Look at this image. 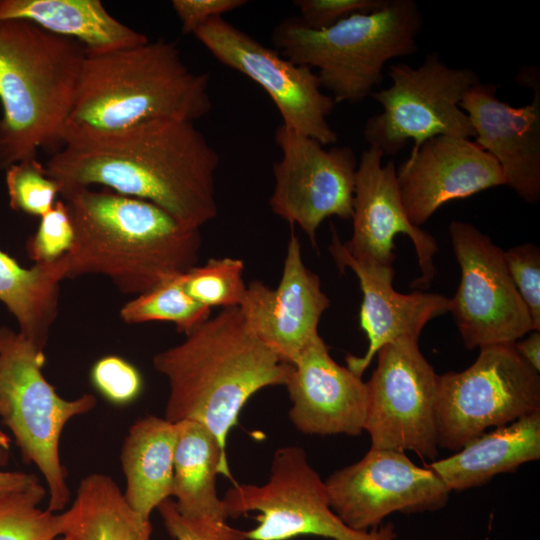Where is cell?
I'll return each instance as SVG.
<instances>
[{
    "mask_svg": "<svg viewBox=\"0 0 540 540\" xmlns=\"http://www.w3.org/2000/svg\"><path fill=\"white\" fill-rule=\"evenodd\" d=\"M219 154L194 122L158 119L67 141L44 164L60 193L100 186L149 201L188 229L218 213Z\"/></svg>",
    "mask_w": 540,
    "mask_h": 540,
    "instance_id": "1",
    "label": "cell"
},
{
    "mask_svg": "<svg viewBox=\"0 0 540 540\" xmlns=\"http://www.w3.org/2000/svg\"><path fill=\"white\" fill-rule=\"evenodd\" d=\"M60 195L74 231L71 248L54 261L61 281L98 274L138 296L196 266L200 229L185 228L159 206L106 188Z\"/></svg>",
    "mask_w": 540,
    "mask_h": 540,
    "instance_id": "2",
    "label": "cell"
},
{
    "mask_svg": "<svg viewBox=\"0 0 540 540\" xmlns=\"http://www.w3.org/2000/svg\"><path fill=\"white\" fill-rule=\"evenodd\" d=\"M153 366L169 383L164 418L201 423L224 450L246 402L265 387L285 386L293 368L259 341L239 307L222 309L157 353Z\"/></svg>",
    "mask_w": 540,
    "mask_h": 540,
    "instance_id": "3",
    "label": "cell"
},
{
    "mask_svg": "<svg viewBox=\"0 0 540 540\" xmlns=\"http://www.w3.org/2000/svg\"><path fill=\"white\" fill-rule=\"evenodd\" d=\"M211 109L209 75L189 68L173 42L148 40L87 54L65 122L64 144L152 120L195 122Z\"/></svg>",
    "mask_w": 540,
    "mask_h": 540,
    "instance_id": "4",
    "label": "cell"
},
{
    "mask_svg": "<svg viewBox=\"0 0 540 540\" xmlns=\"http://www.w3.org/2000/svg\"><path fill=\"white\" fill-rule=\"evenodd\" d=\"M86 56L77 41L29 21H0V169L63 147Z\"/></svg>",
    "mask_w": 540,
    "mask_h": 540,
    "instance_id": "5",
    "label": "cell"
},
{
    "mask_svg": "<svg viewBox=\"0 0 540 540\" xmlns=\"http://www.w3.org/2000/svg\"><path fill=\"white\" fill-rule=\"evenodd\" d=\"M422 26L415 1L386 0L378 10L352 14L321 30L288 17L273 29L271 40L282 56L318 69L322 89L336 104H357L381 84L389 60L417 51Z\"/></svg>",
    "mask_w": 540,
    "mask_h": 540,
    "instance_id": "6",
    "label": "cell"
},
{
    "mask_svg": "<svg viewBox=\"0 0 540 540\" xmlns=\"http://www.w3.org/2000/svg\"><path fill=\"white\" fill-rule=\"evenodd\" d=\"M43 348L19 331L0 328V417L12 432L23 458L41 472L48 491L47 510L59 513L70 497L59 442L65 425L86 414L96 398L85 393L59 396L42 373Z\"/></svg>",
    "mask_w": 540,
    "mask_h": 540,
    "instance_id": "7",
    "label": "cell"
},
{
    "mask_svg": "<svg viewBox=\"0 0 540 540\" xmlns=\"http://www.w3.org/2000/svg\"><path fill=\"white\" fill-rule=\"evenodd\" d=\"M387 73L391 85L371 94L382 112L365 123L363 135L370 147L383 156H395L412 140L413 155L436 136H475L459 106L466 92L480 82L472 69L449 67L433 52L417 68L400 62L390 65Z\"/></svg>",
    "mask_w": 540,
    "mask_h": 540,
    "instance_id": "8",
    "label": "cell"
},
{
    "mask_svg": "<svg viewBox=\"0 0 540 540\" xmlns=\"http://www.w3.org/2000/svg\"><path fill=\"white\" fill-rule=\"evenodd\" d=\"M228 517L256 511L258 524L245 531L247 540H290L319 536L332 540H395L392 523L369 531L346 525L332 510L325 482L298 446L279 448L265 484H235L223 497Z\"/></svg>",
    "mask_w": 540,
    "mask_h": 540,
    "instance_id": "9",
    "label": "cell"
},
{
    "mask_svg": "<svg viewBox=\"0 0 540 540\" xmlns=\"http://www.w3.org/2000/svg\"><path fill=\"white\" fill-rule=\"evenodd\" d=\"M540 411V375L514 343L480 349L461 372L439 375L438 447L458 451L490 427Z\"/></svg>",
    "mask_w": 540,
    "mask_h": 540,
    "instance_id": "10",
    "label": "cell"
},
{
    "mask_svg": "<svg viewBox=\"0 0 540 540\" xmlns=\"http://www.w3.org/2000/svg\"><path fill=\"white\" fill-rule=\"evenodd\" d=\"M367 386L364 430L371 447L412 451L434 460L438 453V379L418 339L403 337L377 352Z\"/></svg>",
    "mask_w": 540,
    "mask_h": 540,
    "instance_id": "11",
    "label": "cell"
},
{
    "mask_svg": "<svg viewBox=\"0 0 540 540\" xmlns=\"http://www.w3.org/2000/svg\"><path fill=\"white\" fill-rule=\"evenodd\" d=\"M449 234L461 280L450 310L469 349L515 343L532 331L528 309L508 272L504 251L474 225L453 220Z\"/></svg>",
    "mask_w": 540,
    "mask_h": 540,
    "instance_id": "12",
    "label": "cell"
},
{
    "mask_svg": "<svg viewBox=\"0 0 540 540\" xmlns=\"http://www.w3.org/2000/svg\"><path fill=\"white\" fill-rule=\"evenodd\" d=\"M193 35L220 63L260 85L284 125L324 146L337 142L328 122L336 103L311 68L295 64L223 17L209 20Z\"/></svg>",
    "mask_w": 540,
    "mask_h": 540,
    "instance_id": "13",
    "label": "cell"
},
{
    "mask_svg": "<svg viewBox=\"0 0 540 540\" xmlns=\"http://www.w3.org/2000/svg\"><path fill=\"white\" fill-rule=\"evenodd\" d=\"M275 142L282 152L273 164L274 214L297 224L316 247V231L328 217L353 215L357 159L350 146L325 149L317 140L280 124Z\"/></svg>",
    "mask_w": 540,
    "mask_h": 540,
    "instance_id": "14",
    "label": "cell"
},
{
    "mask_svg": "<svg viewBox=\"0 0 540 540\" xmlns=\"http://www.w3.org/2000/svg\"><path fill=\"white\" fill-rule=\"evenodd\" d=\"M324 482L332 510L359 531L379 527L396 512L439 510L451 492L433 470L417 466L405 452L372 447Z\"/></svg>",
    "mask_w": 540,
    "mask_h": 540,
    "instance_id": "15",
    "label": "cell"
},
{
    "mask_svg": "<svg viewBox=\"0 0 540 540\" xmlns=\"http://www.w3.org/2000/svg\"><path fill=\"white\" fill-rule=\"evenodd\" d=\"M519 85L533 90L532 102L514 107L497 97L493 83H477L459 106L475 132V143L500 165L509 186L524 201L540 200V73L535 66L522 67Z\"/></svg>",
    "mask_w": 540,
    "mask_h": 540,
    "instance_id": "16",
    "label": "cell"
},
{
    "mask_svg": "<svg viewBox=\"0 0 540 540\" xmlns=\"http://www.w3.org/2000/svg\"><path fill=\"white\" fill-rule=\"evenodd\" d=\"M383 153L368 147L363 151L355 175L353 233L343 243L354 258L382 265H393L394 239L406 234L412 240L421 275L411 287L427 288L435 276V238L413 225L403 206L393 161L382 165Z\"/></svg>",
    "mask_w": 540,
    "mask_h": 540,
    "instance_id": "17",
    "label": "cell"
},
{
    "mask_svg": "<svg viewBox=\"0 0 540 540\" xmlns=\"http://www.w3.org/2000/svg\"><path fill=\"white\" fill-rule=\"evenodd\" d=\"M329 305L319 276L304 264L299 239L292 232L278 287L251 282L239 308L259 341L293 365L319 335L318 324Z\"/></svg>",
    "mask_w": 540,
    "mask_h": 540,
    "instance_id": "18",
    "label": "cell"
},
{
    "mask_svg": "<svg viewBox=\"0 0 540 540\" xmlns=\"http://www.w3.org/2000/svg\"><path fill=\"white\" fill-rule=\"evenodd\" d=\"M410 222L420 227L445 203L506 185L498 162L474 141L454 136L426 140L396 169Z\"/></svg>",
    "mask_w": 540,
    "mask_h": 540,
    "instance_id": "19",
    "label": "cell"
},
{
    "mask_svg": "<svg viewBox=\"0 0 540 540\" xmlns=\"http://www.w3.org/2000/svg\"><path fill=\"white\" fill-rule=\"evenodd\" d=\"M285 386L292 402L289 418L300 432L358 436L364 431L366 382L331 357L320 335L293 364Z\"/></svg>",
    "mask_w": 540,
    "mask_h": 540,
    "instance_id": "20",
    "label": "cell"
},
{
    "mask_svg": "<svg viewBox=\"0 0 540 540\" xmlns=\"http://www.w3.org/2000/svg\"><path fill=\"white\" fill-rule=\"evenodd\" d=\"M329 251L340 270L351 269L363 294L360 326L369 345L361 357H346L347 368L362 377L377 352L403 337L418 339L425 325L449 312L450 298L423 292L402 294L393 288V265H382L352 257L332 226Z\"/></svg>",
    "mask_w": 540,
    "mask_h": 540,
    "instance_id": "21",
    "label": "cell"
},
{
    "mask_svg": "<svg viewBox=\"0 0 540 540\" xmlns=\"http://www.w3.org/2000/svg\"><path fill=\"white\" fill-rule=\"evenodd\" d=\"M171 496L179 514L210 540H247L245 531L227 524L228 514L216 490V476L230 477L225 450L204 425L176 422Z\"/></svg>",
    "mask_w": 540,
    "mask_h": 540,
    "instance_id": "22",
    "label": "cell"
},
{
    "mask_svg": "<svg viewBox=\"0 0 540 540\" xmlns=\"http://www.w3.org/2000/svg\"><path fill=\"white\" fill-rule=\"evenodd\" d=\"M540 458V411L484 432L450 457L433 461V470L450 490L462 491L514 472Z\"/></svg>",
    "mask_w": 540,
    "mask_h": 540,
    "instance_id": "23",
    "label": "cell"
},
{
    "mask_svg": "<svg viewBox=\"0 0 540 540\" xmlns=\"http://www.w3.org/2000/svg\"><path fill=\"white\" fill-rule=\"evenodd\" d=\"M14 19L73 39L90 55L134 47L149 40L113 17L100 0H0V21Z\"/></svg>",
    "mask_w": 540,
    "mask_h": 540,
    "instance_id": "24",
    "label": "cell"
},
{
    "mask_svg": "<svg viewBox=\"0 0 540 540\" xmlns=\"http://www.w3.org/2000/svg\"><path fill=\"white\" fill-rule=\"evenodd\" d=\"M177 426L165 418L149 415L129 429L121 450L126 478L124 497L141 517L171 496Z\"/></svg>",
    "mask_w": 540,
    "mask_h": 540,
    "instance_id": "25",
    "label": "cell"
},
{
    "mask_svg": "<svg viewBox=\"0 0 540 540\" xmlns=\"http://www.w3.org/2000/svg\"><path fill=\"white\" fill-rule=\"evenodd\" d=\"M63 513V535L71 540H151L150 520L127 503L114 480L94 473L83 478Z\"/></svg>",
    "mask_w": 540,
    "mask_h": 540,
    "instance_id": "26",
    "label": "cell"
},
{
    "mask_svg": "<svg viewBox=\"0 0 540 540\" xmlns=\"http://www.w3.org/2000/svg\"><path fill=\"white\" fill-rule=\"evenodd\" d=\"M60 282L54 262L25 268L0 250V301L19 332L43 349L58 315Z\"/></svg>",
    "mask_w": 540,
    "mask_h": 540,
    "instance_id": "27",
    "label": "cell"
},
{
    "mask_svg": "<svg viewBox=\"0 0 540 540\" xmlns=\"http://www.w3.org/2000/svg\"><path fill=\"white\" fill-rule=\"evenodd\" d=\"M211 309L195 301L184 289L182 274L135 296L120 310L128 324L172 322L178 332L189 334L210 318Z\"/></svg>",
    "mask_w": 540,
    "mask_h": 540,
    "instance_id": "28",
    "label": "cell"
},
{
    "mask_svg": "<svg viewBox=\"0 0 540 540\" xmlns=\"http://www.w3.org/2000/svg\"><path fill=\"white\" fill-rule=\"evenodd\" d=\"M43 485L0 499V540H54L64 531L63 513L38 507Z\"/></svg>",
    "mask_w": 540,
    "mask_h": 540,
    "instance_id": "29",
    "label": "cell"
},
{
    "mask_svg": "<svg viewBox=\"0 0 540 540\" xmlns=\"http://www.w3.org/2000/svg\"><path fill=\"white\" fill-rule=\"evenodd\" d=\"M244 262L238 258H211L202 266H194L182 274L186 292L208 308L239 307L247 285L243 280Z\"/></svg>",
    "mask_w": 540,
    "mask_h": 540,
    "instance_id": "30",
    "label": "cell"
},
{
    "mask_svg": "<svg viewBox=\"0 0 540 540\" xmlns=\"http://www.w3.org/2000/svg\"><path fill=\"white\" fill-rule=\"evenodd\" d=\"M5 172L9 205L13 210L42 217L56 203L59 186L37 158L15 163Z\"/></svg>",
    "mask_w": 540,
    "mask_h": 540,
    "instance_id": "31",
    "label": "cell"
},
{
    "mask_svg": "<svg viewBox=\"0 0 540 540\" xmlns=\"http://www.w3.org/2000/svg\"><path fill=\"white\" fill-rule=\"evenodd\" d=\"M73 239L68 209L62 199L57 200L51 210L40 217L36 232L27 241V254L38 264L53 262L69 251Z\"/></svg>",
    "mask_w": 540,
    "mask_h": 540,
    "instance_id": "32",
    "label": "cell"
},
{
    "mask_svg": "<svg viewBox=\"0 0 540 540\" xmlns=\"http://www.w3.org/2000/svg\"><path fill=\"white\" fill-rule=\"evenodd\" d=\"M510 277L525 303L532 330L540 331V249L532 243L504 251Z\"/></svg>",
    "mask_w": 540,
    "mask_h": 540,
    "instance_id": "33",
    "label": "cell"
},
{
    "mask_svg": "<svg viewBox=\"0 0 540 540\" xmlns=\"http://www.w3.org/2000/svg\"><path fill=\"white\" fill-rule=\"evenodd\" d=\"M91 380L97 390L110 402L130 403L142 390L138 370L119 356H105L92 367Z\"/></svg>",
    "mask_w": 540,
    "mask_h": 540,
    "instance_id": "34",
    "label": "cell"
},
{
    "mask_svg": "<svg viewBox=\"0 0 540 540\" xmlns=\"http://www.w3.org/2000/svg\"><path fill=\"white\" fill-rule=\"evenodd\" d=\"M386 0H295L298 18L310 29L321 30L359 12L380 9Z\"/></svg>",
    "mask_w": 540,
    "mask_h": 540,
    "instance_id": "35",
    "label": "cell"
},
{
    "mask_svg": "<svg viewBox=\"0 0 540 540\" xmlns=\"http://www.w3.org/2000/svg\"><path fill=\"white\" fill-rule=\"evenodd\" d=\"M246 3L245 0H173L171 6L181 23L182 32L194 34L209 20L222 17Z\"/></svg>",
    "mask_w": 540,
    "mask_h": 540,
    "instance_id": "36",
    "label": "cell"
},
{
    "mask_svg": "<svg viewBox=\"0 0 540 540\" xmlns=\"http://www.w3.org/2000/svg\"><path fill=\"white\" fill-rule=\"evenodd\" d=\"M157 509L166 530L175 540H210L179 514L174 501L169 498L164 500Z\"/></svg>",
    "mask_w": 540,
    "mask_h": 540,
    "instance_id": "37",
    "label": "cell"
},
{
    "mask_svg": "<svg viewBox=\"0 0 540 540\" xmlns=\"http://www.w3.org/2000/svg\"><path fill=\"white\" fill-rule=\"evenodd\" d=\"M40 485L42 484L32 474L0 470V499Z\"/></svg>",
    "mask_w": 540,
    "mask_h": 540,
    "instance_id": "38",
    "label": "cell"
},
{
    "mask_svg": "<svg viewBox=\"0 0 540 540\" xmlns=\"http://www.w3.org/2000/svg\"><path fill=\"white\" fill-rule=\"evenodd\" d=\"M517 353L537 372H540V331L532 330L527 338L514 343Z\"/></svg>",
    "mask_w": 540,
    "mask_h": 540,
    "instance_id": "39",
    "label": "cell"
},
{
    "mask_svg": "<svg viewBox=\"0 0 540 540\" xmlns=\"http://www.w3.org/2000/svg\"><path fill=\"white\" fill-rule=\"evenodd\" d=\"M10 442V437L0 428V460L6 459Z\"/></svg>",
    "mask_w": 540,
    "mask_h": 540,
    "instance_id": "40",
    "label": "cell"
},
{
    "mask_svg": "<svg viewBox=\"0 0 540 540\" xmlns=\"http://www.w3.org/2000/svg\"><path fill=\"white\" fill-rule=\"evenodd\" d=\"M54 540H71V539L66 535H62V536H59V537L55 538Z\"/></svg>",
    "mask_w": 540,
    "mask_h": 540,
    "instance_id": "41",
    "label": "cell"
}]
</instances>
